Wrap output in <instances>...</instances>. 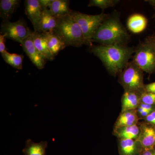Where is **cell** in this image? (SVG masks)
Segmentation results:
<instances>
[{
	"label": "cell",
	"instance_id": "1",
	"mask_svg": "<svg viewBox=\"0 0 155 155\" xmlns=\"http://www.w3.org/2000/svg\"><path fill=\"white\" fill-rule=\"evenodd\" d=\"M91 52L100 59L109 73L119 75L133 57L135 48L127 45L92 46Z\"/></svg>",
	"mask_w": 155,
	"mask_h": 155
},
{
	"label": "cell",
	"instance_id": "2",
	"mask_svg": "<svg viewBox=\"0 0 155 155\" xmlns=\"http://www.w3.org/2000/svg\"><path fill=\"white\" fill-rule=\"evenodd\" d=\"M120 21L117 12L108 16L100 25L92 38L91 42L100 45H127L130 37Z\"/></svg>",
	"mask_w": 155,
	"mask_h": 155
},
{
	"label": "cell",
	"instance_id": "3",
	"mask_svg": "<svg viewBox=\"0 0 155 155\" xmlns=\"http://www.w3.org/2000/svg\"><path fill=\"white\" fill-rule=\"evenodd\" d=\"M72 12L58 17V25L53 32L60 38L66 47H80L83 45H87V43L82 30L72 16Z\"/></svg>",
	"mask_w": 155,
	"mask_h": 155
},
{
	"label": "cell",
	"instance_id": "4",
	"mask_svg": "<svg viewBox=\"0 0 155 155\" xmlns=\"http://www.w3.org/2000/svg\"><path fill=\"white\" fill-rule=\"evenodd\" d=\"M132 62L143 72L155 73V35L148 37L135 48Z\"/></svg>",
	"mask_w": 155,
	"mask_h": 155
},
{
	"label": "cell",
	"instance_id": "5",
	"mask_svg": "<svg viewBox=\"0 0 155 155\" xmlns=\"http://www.w3.org/2000/svg\"><path fill=\"white\" fill-rule=\"evenodd\" d=\"M119 82L124 91L141 95L145 92L143 72L132 61H129L119 75Z\"/></svg>",
	"mask_w": 155,
	"mask_h": 155
},
{
	"label": "cell",
	"instance_id": "6",
	"mask_svg": "<svg viewBox=\"0 0 155 155\" xmlns=\"http://www.w3.org/2000/svg\"><path fill=\"white\" fill-rule=\"evenodd\" d=\"M72 14L82 30L87 45L91 47L93 37L108 15L104 12L97 15H89L73 11Z\"/></svg>",
	"mask_w": 155,
	"mask_h": 155
},
{
	"label": "cell",
	"instance_id": "7",
	"mask_svg": "<svg viewBox=\"0 0 155 155\" xmlns=\"http://www.w3.org/2000/svg\"><path fill=\"white\" fill-rule=\"evenodd\" d=\"M31 32L26 22L22 19L15 22H11L9 20L3 21L1 25V34L5 35L6 38L11 39L20 44L28 37Z\"/></svg>",
	"mask_w": 155,
	"mask_h": 155
},
{
	"label": "cell",
	"instance_id": "8",
	"mask_svg": "<svg viewBox=\"0 0 155 155\" xmlns=\"http://www.w3.org/2000/svg\"><path fill=\"white\" fill-rule=\"evenodd\" d=\"M140 133L137 140L142 147L143 151L155 147V126L147 122L139 125Z\"/></svg>",
	"mask_w": 155,
	"mask_h": 155
},
{
	"label": "cell",
	"instance_id": "9",
	"mask_svg": "<svg viewBox=\"0 0 155 155\" xmlns=\"http://www.w3.org/2000/svg\"><path fill=\"white\" fill-rule=\"evenodd\" d=\"M20 44L22 45L24 51L34 65H35L38 69H44L46 61L38 52L35 46L31 33L28 37L22 41Z\"/></svg>",
	"mask_w": 155,
	"mask_h": 155
},
{
	"label": "cell",
	"instance_id": "10",
	"mask_svg": "<svg viewBox=\"0 0 155 155\" xmlns=\"http://www.w3.org/2000/svg\"><path fill=\"white\" fill-rule=\"evenodd\" d=\"M25 12L28 19L33 25L34 31H36L42 14V9L39 0L25 1Z\"/></svg>",
	"mask_w": 155,
	"mask_h": 155
},
{
	"label": "cell",
	"instance_id": "11",
	"mask_svg": "<svg viewBox=\"0 0 155 155\" xmlns=\"http://www.w3.org/2000/svg\"><path fill=\"white\" fill-rule=\"evenodd\" d=\"M31 36L35 46L43 58L46 61H53L55 57L49 49L45 34L34 31L31 32Z\"/></svg>",
	"mask_w": 155,
	"mask_h": 155
},
{
	"label": "cell",
	"instance_id": "12",
	"mask_svg": "<svg viewBox=\"0 0 155 155\" xmlns=\"http://www.w3.org/2000/svg\"><path fill=\"white\" fill-rule=\"evenodd\" d=\"M118 147L119 155H140L142 147L137 140L119 139Z\"/></svg>",
	"mask_w": 155,
	"mask_h": 155
},
{
	"label": "cell",
	"instance_id": "13",
	"mask_svg": "<svg viewBox=\"0 0 155 155\" xmlns=\"http://www.w3.org/2000/svg\"><path fill=\"white\" fill-rule=\"evenodd\" d=\"M58 17L53 15L48 9L43 11L41 19L36 31L42 33L53 32L57 27Z\"/></svg>",
	"mask_w": 155,
	"mask_h": 155
},
{
	"label": "cell",
	"instance_id": "14",
	"mask_svg": "<svg viewBox=\"0 0 155 155\" xmlns=\"http://www.w3.org/2000/svg\"><path fill=\"white\" fill-rule=\"evenodd\" d=\"M148 20L144 15L134 14L130 15L127 21V27L128 30L134 34L143 32L147 28Z\"/></svg>",
	"mask_w": 155,
	"mask_h": 155
},
{
	"label": "cell",
	"instance_id": "15",
	"mask_svg": "<svg viewBox=\"0 0 155 155\" xmlns=\"http://www.w3.org/2000/svg\"><path fill=\"white\" fill-rule=\"evenodd\" d=\"M139 119L137 109L121 112L115 122L114 128L137 125Z\"/></svg>",
	"mask_w": 155,
	"mask_h": 155
},
{
	"label": "cell",
	"instance_id": "16",
	"mask_svg": "<svg viewBox=\"0 0 155 155\" xmlns=\"http://www.w3.org/2000/svg\"><path fill=\"white\" fill-rule=\"evenodd\" d=\"M140 133L139 125H135L126 127L114 128V134L118 139L137 140Z\"/></svg>",
	"mask_w": 155,
	"mask_h": 155
},
{
	"label": "cell",
	"instance_id": "17",
	"mask_svg": "<svg viewBox=\"0 0 155 155\" xmlns=\"http://www.w3.org/2000/svg\"><path fill=\"white\" fill-rule=\"evenodd\" d=\"M141 95L132 92L124 91L122 97V111L136 110L140 103Z\"/></svg>",
	"mask_w": 155,
	"mask_h": 155
},
{
	"label": "cell",
	"instance_id": "18",
	"mask_svg": "<svg viewBox=\"0 0 155 155\" xmlns=\"http://www.w3.org/2000/svg\"><path fill=\"white\" fill-rule=\"evenodd\" d=\"M48 144L47 141L35 143L29 139L25 142L22 152L24 155H45Z\"/></svg>",
	"mask_w": 155,
	"mask_h": 155
},
{
	"label": "cell",
	"instance_id": "19",
	"mask_svg": "<svg viewBox=\"0 0 155 155\" xmlns=\"http://www.w3.org/2000/svg\"><path fill=\"white\" fill-rule=\"evenodd\" d=\"M19 0H1L0 1V17L3 21H8L19 5Z\"/></svg>",
	"mask_w": 155,
	"mask_h": 155
},
{
	"label": "cell",
	"instance_id": "20",
	"mask_svg": "<svg viewBox=\"0 0 155 155\" xmlns=\"http://www.w3.org/2000/svg\"><path fill=\"white\" fill-rule=\"evenodd\" d=\"M44 33L50 51L52 54L55 57L60 51L66 47V45L60 38L54 32H48Z\"/></svg>",
	"mask_w": 155,
	"mask_h": 155
},
{
	"label": "cell",
	"instance_id": "21",
	"mask_svg": "<svg viewBox=\"0 0 155 155\" xmlns=\"http://www.w3.org/2000/svg\"><path fill=\"white\" fill-rule=\"evenodd\" d=\"M69 1L67 0H53L48 9L56 17H62L72 12L69 9Z\"/></svg>",
	"mask_w": 155,
	"mask_h": 155
},
{
	"label": "cell",
	"instance_id": "22",
	"mask_svg": "<svg viewBox=\"0 0 155 155\" xmlns=\"http://www.w3.org/2000/svg\"><path fill=\"white\" fill-rule=\"evenodd\" d=\"M4 61L7 64L11 65L15 69L21 70L22 69V63H23L24 56L22 54L10 53L7 51L2 54Z\"/></svg>",
	"mask_w": 155,
	"mask_h": 155
},
{
	"label": "cell",
	"instance_id": "23",
	"mask_svg": "<svg viewBox=\"0 0 155 155\" xmlns=\"http://www.w3.org/2000/svg\"><path fill=\"white\" fill-rule=\"evenodd\" d=\"M119 0H91L88 7H96L102 10L112 8L119 2Z\"/></svg>",
	"mask_w": 155,
	"mask_h": 155
},
{
	"label": "cell",
	"instance_id": "24",
	"mask_svg": "<svg viewBox=\"0 0 155 155\" xmlns=\"http://www.w3.org/2000/svg\"><path fill=\"white\" fill-rule=\"evenodd\" d=\"M140 103L155 105V93L145 92L141 95Z\"/></svg>",
	"mask_w": 155,
	"mask_h": 155
},
{
	"label": "cell",
	"instance_id": "25",
	"mask_svg": "<svg viewBox=\"0 0 155 155\" xmlns=\"http://www.w3.org/2000/svg\"><path fill=\"white\" fill-rule=\"evenodd\" d=\"M6 36L5 35H0V52L1 54L7 51L5 45Z\"/></svg>",
	"mask_w": 155,
	"mask_h": 155
},
{
	"label": "cell",
	"instance_id": "26",
	"mask_svg": "<svg viewBox=\"0 0 155 155\" xmlns=\"http://www.w3.org/2000/svg\"><path fill=\"white\" fill-rule=\"evenodd\" d=\"M137 115H138L140 119H144L145 118H146L147 116H148L151 113V112L146 110H143L142 108L139 107L137 109Z\"/></svg>",
	"mask_w": 155,
	"mask_h": 155
},
{
	"label": "cell",
	"instance_id": "27",
	"mask_svg": "<svg viewBox=\"0 0 155 155\" xmlns=\"http://www.w3.org/2000/svg\"><path fill=\"white\" fill-rule=\"evenodd\" d=\"M143 119L146 122L155 126V111L151 112Z\"/></svg>",
	"mask_w": 155,
	"mask_h": 155
},
{
	"label": "cell",
	"instance_id": "28",
	"mask_svg": "<svg viewBox=\"0 0 155 155\" xmlns=\"http://www.w3.org/2000/svg\"><path fill=\"white\" fill-rule=\"evenodd\" d=\"M42 11L49 8V7L53 2V0H39Z\"/></svg>",
	"mask_w": 155,
	"mask_h": 155
},
{
	"label": "cell",
	"instance_id": "29",
	"mask_svg": "<svg viewBox=\"0 0 155 155\" xmlns=\"http://www.w3.org/2000/svg\"><path fill=\"white\" fill-rule=\"evenodd\" d=\"M138 107L142 108L143 110L150 111V112H152L153 111H155V105H152L144 103H140Z\"/></svg>",
	"mask_w": 155,
	"mask_h": 155
},
{
	"label": "cell",
	"instance_id": "30",
	"mask_svg": "<svg viewBox=\"0 0 155 155\" xmlns=\"http://www.w3.org/2000/svg\"><path fill=\"white\" fill-rule=\"evenodd\" d=\"M145 92L155 93V81L145 85Z\"/></svg>",
	"mask_w": 155,
	"mask_h": 155
},
{
	"label": "cell",
	"instance_id": "31",
	"mask_svg": "<svg viewBox=\"0 0 155 155\" xmlns=\"http://www.w3.org/2000/svg\"><path fill=\"white\" fill-rule=\"evenodd\" d=\"M140 155H155V149L143 151Z\"/></svg>",
	"mask_w": 155,
	"mask_h": 155
},
{
	"label": "cell",
	"instance_id": "32",
	"mask_svg": "<svg viewBox=\"0 0 155 155\" xmlns=\"http://www.w3.org/2000/svg\"><path fill=\"white\" fill-rule=\"evenodd\" d=\"M145 2L148 3L154 10V14L153 15V18L155 20V0H147V1H145Z\"/></svg>",
	"mask_w": 155,
	"mask_h": 155
},
{
	"label": "cell",
	"instance_id": "33",
	"mask_svg": "<svg viewBox=\"0 0 155 155\" xmlns=\"http://www.w3.org/2000/svg\"></svg>",
	"mask_w": 155,
	"mask_h": 155
}]
</instances>
